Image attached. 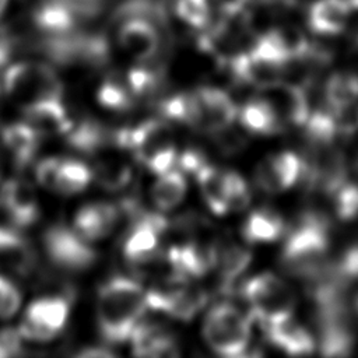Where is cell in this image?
Instances as JSON below:
<instances>
[{"label":"cell","mask_w":358,"mask_h":358,"mask_svg":"<svg viewBox=\"0 0 358 358\" xmlns=\"http://www.w3.org/2000/svg\"><path fill=\"white\" fill-rule=\"evenodd\" d=\"M333 199L334 210L340 220H352L358 215V185L345 182Z\"/></svg>","instance_id":"37"},{"label":"cell","mask_w":358,"mask_h":358,"mask_svg":"<svg viewBox=\"0 0 358 358\" xmlns=\"http://www.w3.org/2000/svg\"><path fill=\"white\" fill-rule=\"evenodd\" d=\"M357 45H358V36H357Z\"/></svg>","instance_id":"47"},{"label":"cell","mask_w":358,"mask_h":358,"mask_svg":"<svg viewBox=\"0 0 358 358\" xmlns=\"http://www.w3.org/2000/svg\"><path fill=\"white\" fill-rule=\"evenodd\" d=\"M186 192L187 182L185 172L179 168H172L157 175V179L151 186V200L159 211H171L183 201Z\"/></svg>","instance_id":"27"},{"label":"cell","mask_w":358,"mask_h":358,"mask_svg":"<svg viewBox=\"0 0 358 358\" xmlns=\"http://www.w3.org/2000/svg\"><path fill=\"white\" fill-rule=\"evenodd\" d=\"M241 232L248 243H266L278 239L285 232V225L277 211L264 207L246 217Z\"/></svg>","instance_id":"26"},{"label":"cell","mask_w":358,"mask_h":358,"mask_svg":"<svg viewBox=\"0 0 358 358\" xmlns=\"http://www.w3.org/2000/svg\"><path fill=\"white\" fill-rule=\"evenodd\" d=\"M168 228L159 214H141L123 242V256L134 267H147L161 257V239Z\"/></svg>","instance_id":"9"},{"label":"cell","mask_w":358,"mask_h":358,"mask_svg":"<svg viewBox=\"0 0 358 358\" xmlns=\"http://www.w3.org/2000/svg\"><path fill=\"white\" fill-rule=\"evenodd\" d=\"M175 13L182 22L194 29H204L211 21L210 0H176Z\"/></svg>","instance_id":"34"},{"label":"cell","mask_w":358,"mask_h":358,"mask_svg":"<svg viewBox=\"0 0 358 358\" xmlns=\"http://www.w3.org/2000/svg\"><path fill=\"white\" fill-rule=\"evenodd\" d=\"M236 119H239L241 124L252 134L271 136L284 129V124L275 110L262 95L246 101L241 108H238Z\"/></svg>","instance_id":"18"},{"label":"cell","mask_w":358,"mask_h":358,"mask_svg":"<svg viewBox=\"0 0 358 358\" xmlns=\"http://www.w3.org/2000/svg\"><path fill=\"white\" fill-rule=\"evenodd\" d=\"M358 99V76L348 71L331 74L324 84V101L337 112Z\"/></svg>","instance_id":"31"},{"label":"cell","mask_w":358,"mask_h":358,"mask_svg":"<svg viewBox=\"0 0 358 358\" xmlns=\"http://www.w3.org/2000/svg\"><path fill=\"white\" fill-rule=\"evenodd\" d=\"M119 217L120 213L112 203H88L76 213L71 227L85 241L94 243L108 238L115 231Z\"/></svg>","instance_id":"14"},{"label":"cell","mask_w":358,"mask_h":358,"mask_svg":"<svg viewBox=\"0 0 358 358\" xmlns=\"http://www.w3.org/2000/svg\"><path fill=\"white\" fill-rule=\"evenodd\" d=\"M115 141L155 175L176 168L178 151L173 134L164 119H150L134 127L122 129L115 133Z\"/></svg>","instance_id":"3"},{"label":"cell","mask_w":358,"mask_h":358,"mask_svg":"<svg viewBox=\"0 0 358 358\" xmlns=\"http://www.w3.org/2000/svg\"><path fill=\"white\" fill-rule=\"evenodd\" d=\"M302 173V158L291 151L271 154L256 166V183L267 193L291 187Z\"/></svg>","instance_id":"13"},{"label":"cell","mask_w":358,"mask_h":358,"mask_svg":"<svg viewBox=\"0 0 358 358\" xmlns=\"http://www.w3.org/2000/svg\"><path fill=\"white\" fill-rule=\"evenodd\" d=\"M266 338L277 348L285 351L289 355L309 354L315 348V343L309 331L292 322V319L282 320L263 327Z\"/></svg>","instance_id":"21"},{"label":"cell","mask_w":358,"mask_h":358,"mask_svg":"<svg viewBox=\"0 0 358 358\" xmlns=\"http://www.w3.org/2000/svg\"><path fill=\"white\" fill-rule=\"evenodd\" d=\"M0 197L13 211L21 228L29 227L38 220L39 204L34 187L21 179H11L4 183Z\"/></svg>","instance_id":"19"},{"label":"cell","mask_w":358,"mask_h":358,"mask_svg":"<svg viewBox=\"0 0 358 358\" xmlns=\"http://www.w3.org/2000/svg\"><path fill=\"white\" fill-rule=\"evenodd\" d=\"M260 91L262 96L268 101L284 126H303L306 123L310 106L303 87L288 81H280Z\"/></svg>","instance_id":"12"},{"label":"cell","mask_w":358,"mask_h":358,"mask_svg":"<svg viewBox=\"0 0 358 358\" xmlns=\"http://www.w3.org/2000/svg\"><path fill=\"white\" fill-rule=\"evenodd\" d=\"M148 309L145 289L129 277H113L103 282L96 296V324L102 338L120 344L130 338Z\"/></svg>","instance_id":"1"},{"label":"cell","mask_w":358,"mask_h":358,"mask_svg":"<svg viewBox=\"0 0 358 358\" xmlns=\"http://www.w3.org/2000/svg\"><path fill=\"white\" fill-rule=\"evenodd\" d=\"M355 309L358 310V298H357V301H355Z\"/></svg>","instance_id":"45"},{"label":"cell","mask_w":358,"mask_h":358,"mask_svg":"<svg viewBox=\"0 0 358 358\" xmlns=\"http://www.w3.org/2000/svg\"><path fill=\"white\" fill-rule=\"evenodd\" d=\"M351 10L344 0H316L308 13V25L320 35H337L344 31Z\"/></svg>","instance_id":"20"},{"label":"cell","mask_w":358,"mask_h":358,"mask_svg":"<svg viewBox=\"0 0 358 358\" xmlns=\"http://www.w3.org/2000/svg\"><path fill=\"white\" fill-rule=\"evenodd\" d=\"M78 11L62 0H49L42 3L34 13L35 25L45 34L64 35L71 32L77 24Z\"/></svg>","instance_id":"25"},{"label":"cell","mask_w":358,"mask_h":358,"mask_svg":"<svg viewBox=\"0 0 358 358\" xmlns=\"http://www.w3.org/2000/svg\"><path fill=\"white\" fill-rule=\"evenodd\" d=\"M197 108L196 130L217 134L232 126L238 106L228 92L217 87H201L193 91Z\"/></svg>","instance_id":"10"},{"label":"cell","mask_w":358,"mask_h":358,"mask_svg":"<svg viewBox=\"0 0 358 358\" xmlns=\"http://www.w3.org/2000/svg\"><path fill=\"white\" fill-rule=\"evenodd\" d=\"M94 179L92 169L76 158L59 157L52 192L71 196L83 192Z\"/></svg>","instance_id":"28"},{"label":"cell","mask_w":358,"mask_h":358,"mask_svg":"<svg viewBox=\"0 0 358 358\" xmlns=\"http://www.w3.org/2000/svg\"><path fill=\"white\" fill-rule=\"evenodd\" d=\"M303 126L309 145L333 144L336 136L338 134L337 110L323 101L322 105H317L316 109L310 110Z\"/></svg>","instance_id":"29"},{"label":"cell","mask_w":358,"mask_h":358,"mask_svg":"<svg viewBox=\"0 0 358 358\" xmlns=\"http://www.w3.org/2000/svg\"><path fill=\"white\" fill-rule=\"evenodd\" d=\"M21 227L10 207L0 197V253L11 250L24 243Z\"/></svg>","instance_id":"35"},{"label":"cell","mask_w":358,"mask_h":358,"mask_svg":"<svg viewBox=\"0 0 358 358\" xmlns=\"http://www.w3.org/2000/svg\"><path fill=\"white\" fill-rule=\"evenodd\" d=\"M129 340L133 352L138 357L175 355L178 348L173 333L161 323L140 322Z\"/></svg>","instance_id":"17"},{"label":"cell","mask_w":358,"mask_h":358,"mask_svg":"<svg viewBox=\"0 0 358 358\" xmlns=\"http://www.w3.org/2000/svg\"><path fill=\"white\" fill-rule=\"evenodd\" d=\"M159 110L166 120L189 126L196 130L197 108L193 91L178 92L165 98L159 105Z\"/></svg>","instance_id":"33"},{"label":"cell","mask_w":358,"mask_h":358,"mask_svg":"<svg viewBox=\"0 0 358 358\" xmlns=\"http://www.w3.org/2000/svg\"><path fill=\"white\" fill-rule=\"evenodd\" d=\"M78 355L80 357H109V355H113V352L105 347H88L87 350L80 351Z\"/></svg>","instance_id":"41"},{"label":"cell","mask_w":358,"mask_h":358,"mask_svg":"<svg viewBox=\"0 0 358 358\" xmlns=\"http://www.w3.org/2000/svg\"><path fill=\"white\" fill-rule=\"evenodd\" d=\"M242 296L250 317L262 327L289 319L295 308L292 289L271 273H262L248 280L242 285Z\"/></svg>","instance_id":"6"},{"label":"cell","mask_w":358,"mask_h":358,"mask_svg":"<svg viewBox=\"0 0 358 358\" xmlns=\"http://www.w3.org/2000/svg\"><path fill=\"white\" fill-rule=\"evenodd\" d=\"M4 92L22 109L48 99L63 98V84L52 66L42 62H18L3 76Z\"/></svg>","instance_id":"4"},{"label":"cell","mask_w":358,"mask_h":358,"mask_svg":"<svg viewBox=\"0 0 358 358\" xmlns=\"http://www.w3.org/2000/svg\"><path fill=\"white\" fill-rule=\"evenodd\" d=\"M21 305L18 287L4 275H0V319H10Z\"/></svg>","instance_id":"38"},{"label":"cell","mask_w":358,"mask_h":358,"mask_svg":"<svg viewBox=\"0 0 358 358\" xmlns=\"http://www.w3.org/2000/svg\"><path fill=\"white\" fill-rule=\"evenodd\" d=\"M340 275L350 282L351 280H358V246H351L334 262Z\"/></svg>","instance_id":"39"},{"label":"cell","mask_w":358,"mask_h":358,"mask_svg":"<svg viewBox=\"0 0 358 358\" xmlns=\"http://www.w3.org/2000/svg\"><path fill=\"white\" fill-rule=\"evenodd\" d=\"M357 169H358V159H357Z\"/></svg>","instance_id":"46"},{"label":"cell","mask_w":358,"mask_h":358,"mask_svg":"<svg viewBox=\"0 0 358 358\" xmlns=\"http://www.w3.org/2000/svg\"><path fill=\"white\" fill-rule=\"evenodd\" d=\"M98 102L108 110L126 112L133 108L137 98L129 88L126 78L108 77L102 81L96 92Z\"/></svg>","instance_id":"32"},{"label":"cell","mask_w":358,"mask_h":358,"mask_svg":"<svg viewBox=\"0 0 358 358\" xmlns=\"http://www.w3.org/2000/svg\"><path fill=\"white\" fill-rule=\"evenodd\" d=\"M207 207L217 215L228 213V169L206 164L194 175Z\"/></svg>","instance_id":"24"},{"label":"cell","mask_w":358,"mask_h":358,"mask_svg":"<svg viewBox=\"0 0 358 358\" xmlns=\"http://www.w3.org/2000/svg\"><path fill=\"white\" fill-rule=\"evenodd\" d=\"M252 262V252L241 245L218 248L214 268L218 270L221 289H229L235 280L248 268Z\"/></svg>","instance_id":"30"},{"label":"cell","mask_w":358,"mask_h":358,"mask_svg":"<svg viewBox=\"0 0 358 358\" xmlns=\"http://www.w3.org/2000/svg\"><path fill=\"white\" fill-rule=\"evenodd\" d=\"M22 351V336L15 329H0V358L15 357Z\"/></svg>","instance_id":"40"},{"label":"cell","mask_w":358,"mask_h":358,"mask_svg":"<svg viewBox=\"0 0 358 358\" xmlns=\"http://www.w3.org/2000/svg\"><path fill=\"white\" fill-rule=\"evenodd\" d=\"M330 218L319 210L305 211L287 235L281 253L282 270L305 282L327 263Z\"/></svg>","instance_id":"2"},{"label":"cell","mask_w":358,"mask_h":358,"mask_svg":"<svg viewBox=\"0 0 358 358\" xmlns=\"http://www.w3.org/2000/svg\"><path fill=\"white\" fill-rule=\"evenodd\" d=\"M252 194L246 180L235 171L228 169V213H236L245 210L250 203Z\"/></svg>","instance_id":"36"},{"label":"cell","mask_w":358,"mask_h":358,"mask_svg":"<svg viewBox=\"0 0 358 358\" xmlns=\"http://www.w3.org/2000/svg\"><path fill=\"white\" fill-rule=\"evenodd\" d=\"M70 315V299L63 295L41 296L27 308L18 331L31 341H49L64 327Z\"/></svg>","instance_id":"8"},{"label":"cell","mask_w":358,"mask_h":358,"mask_svg":"<svg viewBox=\"0 0 358 358\" xmlns=\"http://www.w3.org/2000/svg\"><path fill=\"white\" fill-rule=\"evenodd\" d=\"M250 315L229 302L214 305L203 322L207 345L221 357H239L250 345Z\"/></svg>","instance_id":"5"},{"label":"cell","mask_w":358,"mask_h":358,"mask_svg":"<svg viewBox=\"0 0 358 358\" xmlns=\"http://www.w3.org/2000/svg\"><path fill=\"white\" fill-rule=\"evenodd\" d=\"M42 245L50 263L67 273H81L94 266L96 252L73 227L55 224L42 235Z\"/></svg>","instance_id":"7"},{"label":"cell","mask_w":358,"mask_h":358,"mask_svg":"<svg viewBox=\"0 0 358 358\" xmlns=\"http://www.w3.org/2000/svg\"><path fill=\"white\" fill-rule=\"evenodd\" d=\"M0 137L3 145L18 166L28 165L38 152L41 136L27 122L4 126Z\"/></svg>","instance_id":"23"},{"label":"cell","mask_w":358,"mask_h":358,"mask_svg":"<svg viewBox=\"0 0 358 358\" xmlns=\"http://www.w3.org/2000/svg\"><path fill=\"white\" fill-rule=\"evenodd\" d=\"M320 351L326 357H345L351 354L355 333L351 315L317 323Z\"/></svg>","instance_id":"22"},{"label":"cell","mask_w":358,"mask_h":358,"mask_svg":"<svg viewBox=\"0 0 358 358\" xmlns=\"http://www.w3.org/2000/svg\"><path fill=\"white\" fill-rule=\"evenodd\" d=\"M119 148L116 141L112 140L91 155L94 158V179L106 190L124 189L133 176L129 161L117 154Z\"/></svg>","instance_id":"15"},{"label":"cell","mask_w":358,"mask_h":358,"mask_svg":"<svg viewBox=\"0 0 358 358\" xmlns=\"http://www.w3.org/2000/svg\"><path fill=\"white\" fill-rule=\"evenodd\" d=\"M119 48L136 62L144 64L152 60L161 48L157 25L144 17H129L117 29Z\"/></svg>","instance_id":"11"},{"label":"cell","mask_w":358,"mask_h":358,"mask_svg":"<svg viewBox=\"0 0 358 358\" xmlns=\"http://www.w3.org/2000/svg\"><path fill=\"white\" fill-rule=\"evenodd\" d=\"M10 56V43L4 39L0 38V67H3Z\"/></svg>","instance_id":"42"},{"label":"cell","mask_w":358,"mask_h":358,"mask_svg":"<svg viewBox=\"0 0 358 358\" xmlns=\"http://www.w3.org/2000/svg\"><path fill=\"white\" fill-rule=\"evenodd\" d=\"M25 122L42 137L66 136L73 126L63 99L36 102L24 109Z\"/></svg>","instance_id":"16"},{"label":"cell","mask_w":358,"mask_h":358,"mask_svg":"<svg viewBox=\"0 0 358 358\" xmlns=\"http://www.w3.org/2000/svg\"><path fill=\"white\" fill-rule=\"evenodd\" d=\"M348 6V8L352 11H358V0H344Z\"/></svg>","instance_id":"43"},{"label":"cell","mask_w":358,"mask_h":358,"mask_svg":"<svg viewBox=\"0 0 358 358\" xmlns=\"http://www.w3.org/2000/svg\"><path fill=\"white\" fill-rule=\"evenodd\" d=\"M7 4H8V0H0V15L6 11Z\"/></svg>","instance_id":"44"}]
</instances>
